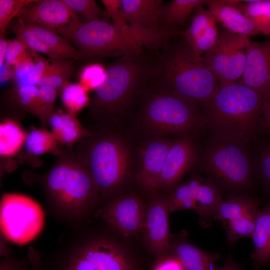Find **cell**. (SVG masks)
I'll return each instance as SVG.
<instances>
[{"mask_svg":"<svg viewBox=\"0 0 270 270\" xmlns=\"http://www.w3.org/2000/svg\"><path fill=\"white\" fill-rule=\"evenodd\" d=\"M152 72L159 86L196 106H204L219 86L203 58L194 56L184 39L164 48Z\"/></svg>","mask_w":270,"mask_h":270,"instance_id":"6da1fadb","label":"cell"},{"mask_svg":"<svg viewBox=\"0 0 270 270\" xmlns=\"http://www.w3.org/2000/svg\"><path fill=\"white\" fill-rule=\"evenodd\" d=\"M264 94L240 83L218 86L204 106V122L214 136L248 142L262 114Z\"/></svg>","mask_w":270,"mask_h":270,"instance_id":"7a4b0ae2","label":"cell"},{"mask_svg":"<svg viewBox=\"0 0 270 270\" xmlns=\"http://www.w3.org/2000/svg\"><path fill=\"white\" fill-rule=\"evenodd\" d=\"M152 78V64L142 55L120 57L106 70V78L88 104L90 114L110 120L126 112Z\"/></svg>","mask_w":270,"mask_h":270,"instance_id":"3957f363","label":"cell"},{"mask_svg":"<svg viewBox=\"0 0 270 270\" xmlns=\"http://www.w3.org/2000/svg\"><path fill=\"white\" fill-rule=\"evenodd\" d=\"M158 86L140 106V118L147 130L158 135L188 134L204 124L198 106Z\"/></svg>","mask_w":270,"mask_h":270,"instance_id":"277c9868","label":"cell"},{"mask_svg":"<svg viewBox=\"0 0 270 270\" xmlns=\"http://www.w3.org/2000/svg\"><path fill=\"white\" fill-rule=\"evenodd\" d=\"M62 154L48 174V190L62 208L70 211L82 210L89 204L98 190L78 154Z\"/></svg>","mask_w":270,"mask_h":270,"instance_id":"5b68a950","label":"cell"},{"mask_svg":"<svg viewBox=\"0 0 270 270\" xmlns=\"http://www.w3.org/2000/svg\"><path fill=\"white\" fill-rule=\"evenodd\" d=\"M246 142L214 136L202 161L204 172L222 184L232 188L248 186L251 182L252 164Z\"/></svg>","mask_w":270,"mask_h":270,"instance_id":"8992f818","label":"cell"},{"mask_svg":"<svg viewBox=\"0 0 270 270\" xmlns=\"http://www.w3.org/2000/svg\"><path fill=\"white\" fill-rule=\"evenodd\" d=\"M78 154L86 164L98 190L110 192L124 181L130 166V153L122 140L105 134L92 140Z\"/></svg>","mask_w":270,"mask_h":270,"instance_id":"52a82bcc","label":"cell"},{"mask_svg":"<svg viewBox=\"0 0 270 270\" xmlns=\"http://www.w3.org/2000/svg\"><path fill=\"white\" fill-rule=\"evenodd\" d=\"M0 230L8 240L22 246L34 240L42 230L44 215L41 206L20 194L6 193L0 201Z\"/></svg>","mask_w":270,"mask_h":270,"instance_id":"ba28073f","label":"cell"},{"mask_svg":"<svg viewBox=\"0 0 270 270\" xmlns=\"http://www.w3.org/2000/svg\"><path fill=\"white\" fill-rule=\"evenodd\" d=\"M251 42L249 36L224 28L219 30L216 44L202 56L217 78L219 86L236 83L242 78Z\"/></svg>","mask_w":270,"mask_h":270,"instance_id":"9c48e42d","label":"cell"},{"mask_svg":"<svg viewBox=\"0 0 270 270\" xmlns=\"http://www.w3.org/2000/svg\"><path fill=\"white\" fill-rule=\"evenodd\" d=\"M70 42L74 44L83 59L138 56L113 24L104 20L86 22L77 30Z\"/></svg>","mask_w":270,"mask_h":270,"instance_id":"30bf717a","label":"cell"},{"mask_svg":"<svg viewBox=\"0 0 270 270\" xmlns=\"http://www.w3.org/2000/svg\"><path fill=\"white\" fill-rule=\"evenodd\" d=\"M16 18L52 31L68 41L86 23L64 0H36L23 8Z\"/></svg>","mask_w":270,"mask_h":270,"instance_id":"8fae6325","label":"cell"},{"mask_svg":"<svg viewBox=\"0 0 270 270\" xmlns=\"http://www.w3.org/2000/svg\"><path fill=\"white\" fill-rule=\"evenodd\" d=\"M8 26L16 36L31 50L50 58L82 60L80 52L70 41L60 34L16 18Z\"/></svg>","mask_w":270,"mask_h":270,"instance_id":"7c38bea8","label":"cell"},{"mask_svg":"<svg viewBox=\"0 0 270 270\" xmlns=\"http://www.w3.org/2000/svg\"><path fill=\"white\" fill-rule=\"evenodd\" d=\"M258 204L255 199L244 195L230 196L219 204L214 218L222 222L230 244L241 238L252 236Z\"/></svg>","mask_w":270,"mask_h":270,"instance_id":"4fadbf2b","label":"cell"},{"mask_svg":"<svg viewBox=\"0 0 270 270\" xmlns=\"http://www.w3.org/2000/svg\"><path fill=\"white\" fill-rule=\"evenodd\" d=\"M102 3L113 25L138 56L142 55V46L166 47L172 36L178 34L174 30H153L130 24L122 13L120 0H103Z\"/></svg>","mask_w":270,"mask_h":270,"instance_id":"5bb4252c","label":"cell"},{"mask_svg":"<svg viewBox=\"0 0 270 270\" xmlns=\"http://www.w3.org/2000/svg\"><path fill=\"white\" fill-rule=\"evenodd\" d=\"M147 206L132 193L119 196L102 212V216L112 228L126 237L143 230Z\"/></svg>","mask_w":270,"mask_h":270,"instance_id":"9a60e30c","label":"cell"},{"mask_svg":"<svg viewBox=\"0 0 270 270\" xmlns=\"http://www.w3.org/2000/svg\"><path fill=\"white\" fill-rule=\"evenodd\" d=\"M68 270H134L126 253L116 245L104 241L83 248L72 260Z\"/></svg>","mask_w":270,"mask_h":270,"instance_id":"2e32d148","label":"cell"},{"mask_svg":"<svg viewBox=\"0 0 270 270\" xmlns=\"http://www.w3.org/2000/svg\"><path fill=\"white\" fill-rule=\"evenodd\" d=\"M172 142L156 136L146 141L140 148L136 180L148 193L153 194L160 188L164 161Z\"/></svg>","mask_w":270,"mask_h":270,"instance_id":"e0dca14e","label":"cell"},{"mask_svg":"<svg viewBox=\"0 0 270 270\" xmlns=\"http://www.w3.org/2000/svg\"><path fill=\"white\" fill-rule=\"evenodd\" d=\"M196 158V148L190 136L184 134L173 140L164 161L160 188L170 189L176 186L194 166Z\"/></svg>","mask_w":270,"mask_h":270,"instance_id":"ac0fdd59","label":"cell"},{"mask_svg":"<svg viewBox=\"0 0 270 270\" xmlns=\"http://www.w3.org/2000/svg\"><path fill=\"white\" fill-rule=\"evenodd\" d=\"M168 214L164 197L155 196L151 199L143 230L150 252L156 256L166 254L170 250Z\"/></svg>","mask_w":270,"mask_h":270,"instance_id":"d6986e66","label":"cell"},{"mask_svg":"<svg viewBox=\"0 0 270 270\" xmlns=\"http://www.w3.org/2000/svg\"><path fill=\"white\" fill-rule=\"evenodd\" d=\"M264 96L270 92V39L251 42L240 82Z\"/></svg>","mask_w":270,"mask_h":270,"instance_id":"ffe728a7","label":"cell"},{"mask_svg":"<svg viewBox=\"0 0 270 270\" xmlns=\"http://www.w3.org/2000/svg\"><path fill=\"white\" fill-rule=\"evenodd\" d=\"M122 13L128 23L157 30L162 28V0H120Z\"/></svg>","mask_w":270,"mask_h":270,"instance_id":"44dd1931","label":"cell"},{"mask_svg":"<svg viewBox=\"0 0 270 270\" xmlns=\"http://www.w3.org/2000/svg\"><path fill=\"white\" fill-rule=\"evenodd\" d=\"M204 5L226 30L248 36L260 34L254 24L230 0H206Z\"/></svg>","mask_w":270,"mask_h":270,"instance_id":"7402d4cb","label":"cell"},{"mask_svg":"<svg viewBox=\"0 0 270 270\" xmlns=\"http://www.w3.org/2000/svg\"><path fill=\"white\" fill-rule=\"evenodd\" d=\"M193 210L202 218H214L216 210L222 200L221 192L211 179L194 176L186 180Z\"/></svg>","mask_w":270,"mask_h":270,"instance_id":"603a6c76","label":"cell"},{"mask_svg":"<svg viewBox=\"0 0 270 270\" xmlns=\"http://www.w3.org/2000/svg\"><path fill=\"white\" fill-rule=\"evenodd\" d=\"M48 120L55 138L64 144L72 146L89 134L82 126L76 114L68 112H54Z\"/></svg>","mask_w":270,"mask_h":270,"instance_id":"cb8c5ba5","label":"cell"},{"mask_svg":"<svg viewBox=\"0 0 270 270\" xmlns=\"http://www.w3.org/2000/svg\"><path fill=\"white\" fill-rule=\"evenodd\" d=\"M254 246L252 254L256 268H260L270 260V204L259 211L251 236Z\"/></svg>","mask_w":270,"mask_h":270,"instance_id":"d4e9b609","label":"cell"},{"mask_svg":"<svg viewBox=\"0 0 270 270\" xmlns=\"http://www.w3.org/2000/svg\"><path fill=\"white\" fill-rule=\"evenodd\" d=\"M172 252L185 270H218L214 264L220 258L217 254L207 252L186 242L176 244Z\"/></svg>","mask_w":270,"mask_h":270,"instance_id":"484cf974","label":"cell"},{"mask_svg":"<svg viewBox=\"0 0 270 270\" xmlns=\"http://www.w3.org/2000/svg\"><path fill=\"white\" fill-rule=\"evenodd\" d=\"M230 2L254 24L260 34L270 36V0H231Z\"/></svg>","mask_w":270,"mask_h":270,"instance_id":"4316f807","label":"cell"},{"mask_svg":"<svg viewBox=\"0 0 270 270\" xmlns=\"http://www.w3.org/2000/svg\"><path fill=\"white\" fill-rule=\"evenodd\" d=\"M27 134L14 120L6 119L0 124V155L10 157L16 154L25 144Z\"/></svg>","mask_w":270,"mask_h":270,"instance_id":"83f0119b","label":"cell"},{"mask_svg":"<svg viewBox=\"0 0 270 270\" xmlns=\"http://www.w3.org/2000/svg\"><path fill=\"white\" fill-rule=\"evenodd\" d=\"M48 68L38 86L46 85L61 92L70 82L75 70L74 60L66 58H50Z\"/></svg>","mask_w":270,"mask_h":270,"instance_id":"f1b7e54d","label":"cell"},{"mask_svg":"<svg viewBox=\"0 0 270 270\" xmlns=\"http://www.w3.org/2000/svg\"><path fill=\"white\" fill-rule=\"evenodd\" d=\"M206 0H173L162 6V22L166 26L183 24L195 9L205 4Z\"/></svg>","mask_w":270,"mask_h":270,"instance_id":"f546056e","label":"cell"},{"mask_svg":"<svg viewBox=\"0 0 270 270\" xmlns=\"http://www.w3.org/2000/svg\"><path fill=\"white\" fill-rule=\"evenodd\" d=\"M203 6L200 5L195 9L189 28L184 31L178 32V34L184 36L190 47L198 39L204 36L210 26L216 22L212 13Z\"/></svg>","mask_w":270,"mask_h":270,"instance_id":"4dcf8cb0","label":"cell"},{"mask_svg":"<svg viewBox=\"0 0 270 270\" xmlns=\"http://www.w3.org/2000/svg\"><path fill=\"white\" fill-rule=\"evenodd\" d=\"M57 140L52 133L44 128L33 129L26 135V152L34 156H40L56 150Z\"/></svg>","mask_w":270,"mask_h":270,"instance_id":"1f68e13d","label":"cell"},{"mask_svg":"<svg viewBox=\"0 0 270 270\" xmlns=\"http://www.w3.org/2000/svg\"><path fill=\"white\" fill-rule=\"evenodd\" d=\"M88 90L79 83H68L61 90V100L68 112L76 114L88 106Z\"/></svg>","mask_w":270,"mask_h":270,"instance_id":"d6a6232c","label":"cell"},{"mask_svg":"<svg viewBox=\"0 0 270 270\" xmlns=\"http://www.w3.org/2000/svg\"><path fill=\"white\" fill-rule=\"evenodd\" d=\"M85 22L103 20L104 11L94 0H64Z\"/></svg>","mask_w":270,"mask_h":270,"instance_id":"836d02e7","label":"cell"},{"mask_svg":"<svg viewBox=\"0 0 270 270\" xmlns=\"http://www.w3.org/2000/svg\"><path fill=\"white\" fill-rule=\"evenodd\" d=\"M36 0H0V36H4L7 28L20 10Z\"/></svg>","mask_w":270,"mask_h":270,"instance_id":"e575fe53","label":"cell"},{"mask_svg":"<svg viewBox=\"0 0 270 270\" xmlns=\"http://www.w3.org/2000/svg\"><path fill=\"white\" fill-rule=\"evenodd\" d=\"M38 100L35 114L42 119L48 120L54 112V103L58 92L54 88L46 85L38 86Z\"/></svg>","mask_w":270,"mask_h":270,"instance_id":"d590c367","label":"cell"},{"mask_svg":"<svg viewBox=\"0 0 270 270\" xmlns=\"http://www.w3.org/2000/svg\"><path fill=\"white\" fill-rule=\"evenodd\" d=\"M106 70L98 64H92L83 68L80 74V83L88 90H96L104 81Z\"/></svg>","mask_w":270,"mask_h":270,"instance_id":"8d00e7d4","label":"cell"},{"mask_svg":"<svg viewBox=\"0 0 270 270\" xmlns=\"http://www.w3.org/2000/svg\"><path fill=\"white\" fill-rule=\"evenodd\" d=\"M33 52L22 41L16 38L8 46L4 63L8 66H14L31 58Z\"/></svg>","mask_w":270,"mask_h":270,"instance_id":"74e56055","label":"cell"},{"mask_svg":"<svg viewBox=\"0 0 270 270\" xmlns=\"http://www.w3.org/2000/svg\"><path fill=\"white\" fill-rule=\"evenodd\" d=\"M14 91L20 106L35 114L38 100V86L27 84L14 86Z\"/></svg>","mask_w":270,"mask_h":270,"instance_id":"f35d334b","label":"cell"},{"mask_svg":"<svg viewBox=\"0 0 270 270\" xmlns=\"http://www.w3.org/2000/svg\"><path fill=\"white\" fill-rule=\"evenodd\" d=\"M35 64L28 75L23 80L14 84V86L24 85H34L38 86V83L46 72L50 64V59L42 56L34 52Z\"/></svg>","mask_w":270,"mask_h":270,"instance_id":"ab89813d","label":"cell"},{"mask_svg":"<svg viewBox=\"0 0 270 270\" xmlns=\"http://www.w3.org/2000/svg\"><path fill=\"white\" fill-rule=\"evenodd\" d=\"M154 264L152 270H185L178 259L173 254H165Z\"/></svg>","mask_w":270,"mask_h":270,"instance_id":"60d3db41","label":"cell"},{"mask_svg":"<svg viewBox=\"0 0 270 270\" xmlns=\"http://www.w3.org/2000/svg\"><path fill=\"white\" fill-rule=\"evenodd\" d=\"M34 52L31 58L26 61L18 63L13 66L14 84L24 79L33 69L35 64Z\"/></svg>","mask_w":270,"mask_h":270,"instance_id":"b9f144b4","label":"cell"},{"mask_svg":"<svg viewBox=\"0 0 270 270\" xmlns=\"http://www.w3.org/2000/svg\"><path fill=\"white\" fill-rule=\"evenodd\" d=\"M260 168L262 176L270 188V148L265 150L261 156Z\"/></svg>","mask_w":270,"mask_h":270,"instance_id":"7bdbcfd3","label":"cell"},{"mask_svg":"<svg viewBox=\"0 0 270 270\" xmlns=\"http://www.w3.org/2000/svg\"><path fill=\"white\" fill-rule=\"evenodd\" d=\"M262 115L264 126L270 130V92L264 96V102Z\"/></svg>","mask_w":270,"mask_h":270,"instance_id":"ee69618b","label":"cell"},{"mask_svg":"<svg viewBox=\"0 0 270 270\" xmlns=\"http://www.w3.org/2000/svg\"><path fill=\"white\" fill-rule=\"evenodd\" d=\"M11 41L6 37V35L0 36V67L4 64L8 48Z\"/></svg>","mask_w":270,"mask_h":270,"instance_id":"f6af8a7d","label":"cell"},{"mask_svg":"<svg viewBox=\"0 0 270 270\" xmlns=\"http://www.w3.org/2000/svg\"><path fill=\"white\" fill-rule=\"evenodd\" d=\"M5 63L0 67V82H4L10 78H14L13 70L10 69Z\"/></svg>","mask_w":270,"mask_h":270,"instance_id":"bcb514c9","label":"cell"},{"mask_svg":"<svg viewBox=\"0 0 270 270\" xmlns=\"http://www.w3.org/2000/svg\"><path fill=\"white\" fill-rule=\"evenodd\" d=\"M218 270H242L240 266L236 264L230 257L229 256L226 261L222 267L219 268Z\"/></svg>","mask_w":270,"mask_h":270,"instance_id":"7dc6e473","label":"cell"},{"mask_svg":"<svg viewBox=\"0 0 270 270\" xmlns=\"http://www.w3.org/2000/svg\"><path fill=\"white\" fill-rule=\"evenodd\" d=\"M0 270H14L13 268L7 266H2L1 267Z\"/></svg>","mask_w":270,"mask_h":270,"instance_id":"c3c4849f","label":"cell"}]
</instances>
